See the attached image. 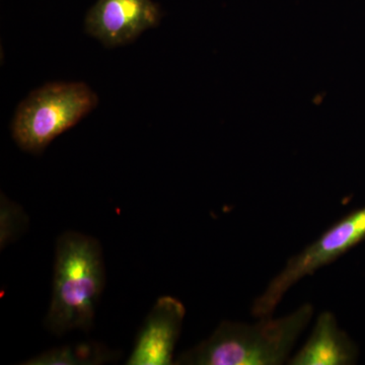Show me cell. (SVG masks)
<instances>
[{"label": "cell", "mask_w": 365, "mask_h": 365, "mask_svg": "<svg viewBox=\"0 0 365 365\" xmlns=\"http://www.w3.org/2000/svg\"><path fill=\"white\" fill-rule=\"evenodd\" d=\"M314 307L304 304L294 313L254 324L223 321L207 339L182 353L178 365H280L311 323Z\"/></svg>", "instance_id": "obj_1"}, {"label": "cell", "mask_w": 365, "mask_h": 365, "mask_svg": "<svg viewBox=\"0 0 365 365\" xmlns=\"http://www.w3.org/2000/svg\"><path fill=\"white\" fill-rule=\"evenodd\" d=\"M106 284L103 249L98 240L76 232L58 237L55 249L51 304L45 327L55 335L88 332Z\"/></svg>", "instance_id": "obj_2"}, {"label": "cell", "mask_w": 365, "mask_h": 365, "mask_svg": "<svg viewBox=\"0 0 365 365\" xmlns=\"http://www.w3.org/2000/svg\"><path fill=\"white\" fill-rule=\"evenodd\" d=\"M97 95L83 83H50L34 91L14 116L13 137L21 150L38 155L53 139L97 107Z\"/></svg>", "instance_id": "obj_3"}, {"label": "cell", "mask_w": 365, "mask_h": 365, "mask_svg": "<svg viewBox=\"0 0 365 365\" xmlns=\"http://www.w3.org/2000/svg\"><path fill=\"white\" fill-rule=\"evenodd\" d=\"M364 237L365 207L346 216L326 230L317 241L292 257L281 272L270 281L265 292L255 299L252 306L253 316L256 318L271 316L290 288L302 278L337 260Z\"/></svg>", "instance_id": "obj_4"}, {"label": "cell", "mask_w": 365, "mask_h": 365, "mask_svg": "<svg viewBox=\"0 0 365 365\" xmlns=\"http://www.w3.org/2000/svg\"><path fill=\"white\" fill-rule=\"evenodd\" d=\"M162 18L153 0H98L86 14V31L107 47L127 44Z\"/></svg>", "instance_id": "obj_5"}, {"label": "cell", "mask_w": 365, "mask_h": 365, "mask_svg": "<svg viewBox=\"0 0 365 365\" xmlns=\"http://www.w3.org/2000/svg\"><path fill=\"white\" fill-rule=\"evenodd\" d=\"M186 309L176 297H160L137 334L127 365L174 364Z\"/></svg>", "instance_id": "obj_6"}, {"label": "cell", "mask_w": 365, "mask_h": 365, "mask_svg": "<svg viewBox=\"0 0 365 365\" xmlns=\"http://www.w3.org/2000/svg\"><path fill=\"white\" fill-rule=\"evenodd\" d=\"M352 345L338 327L331 312L317 319L313 331L304 345L287 364L290 365H344L353 360Z\"/></svg>", "instance_id": "obj_7"}, {"label": "cell", "mask_w": 365, "mask_h": 365, "mask_svg": "<svg viewBox=\"0 0 365 365\" xmlns=\"http://www.w3.org/2000/svg\"><path fill=\"white\" fill-rule=\"evenodd\" d=\"M118 359L114 350L97 342L61 346L26 360V365H101Z\"/></svg>", "instance_id": "obj_8"}, {"label": "cell", "mask_w": 365, "mask_h": 365, "mask_svg": "<svg viewBox=\"0 0 365 365\" xmlns=\"http://www.w3.org/2000/svg\"><path fill=\"white\" fill-rule=\"evenodd\" d=\"M28 216L20 205L1 196L0 205V247L6 248L7 245L18 240L28 227Z\"/></svg>", "instance_id": "obj_9"}]
</instances>
